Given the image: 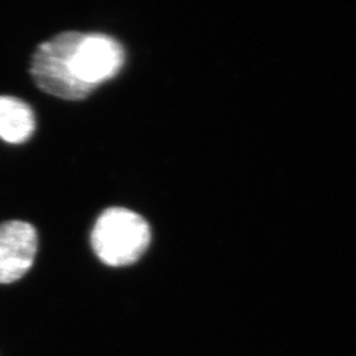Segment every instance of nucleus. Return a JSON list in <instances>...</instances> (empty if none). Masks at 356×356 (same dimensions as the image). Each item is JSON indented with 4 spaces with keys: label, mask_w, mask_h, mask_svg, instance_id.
<instances>
[{
    "label": "nucleus",
    "mask_w": 356,
    "mask_h": 356,
    "mask_svg": "<svg viewBox=\"0 0 356 356\" xmlns=\"http://www.w3.org/2000/svg\"><path fill=\"white\" fill-rule=\"evenodd\" d=\"M151 243L148 222L124 207H110L97 219L91 231V247L110 267L136 263Z\"/></svg>",
    "instance_id": "obj_1"
},
{
    "label": "nucleus",
    "mask_w": 356,
    "mask_h": 356,
    "mask_svg": "<svg viewBox=\"0 0 356 356\" xmlns=\"http://www.w3.org/2000/svg\"><path fill=\"white\" fill-rule=\"evenodd\" d=\"M81 32H61L41 42L32 56L31 76L40 89L66 101L88 98L92 90L76 79L70 56Z\"/></svg>",
    "instance_id": "obj_2"
},
{
    "label": "nucleus",
    "mask_w": 356,
    "mask_h": 356,
    "mask_svg": "<svg viewBox=\"0 0 356 356\" xmlns=\"http://www.w3.org/2000/svg\"><path fill=\"white\" fill-rule=\"evenodd\" d=\"M123 64L124 49L122 44L103 33H81L70 56L73 74L92 91L116 76Z\"/></svg>",
    "instance_id": "obj_3"
},
{
    "label": "nucleus",
    "mask_w": 356,
    "mask_h": 356,
    "mask_svg": "<svg viewBox=\"0 0 356 356\" xmlns=\"http://www.w3.org/2000/svg\"><path fill=\"white\" fill-rule=\"evenodd\" d=\"M38 252L36 229L24 220L0 223V284L24 277Z\"/></svg>",
    "instance_id": "obj_4"
},
{
    "label": "nucleus",
    "mask_w": 356,
    "mask_h": 356,
    "mask_svg": "<svg viewBox=\"0 0 356 356\" xmlns=\"http://www.w3.org/2000/svg\"><path fill=\"white\" fill-rule=\"evenodd\" d=\"M35 129V113L28 103L13 95H0V139L22 144L33 135Z\"/></svg>",
    "instance_id": "obj_5"
}]
</instances>
